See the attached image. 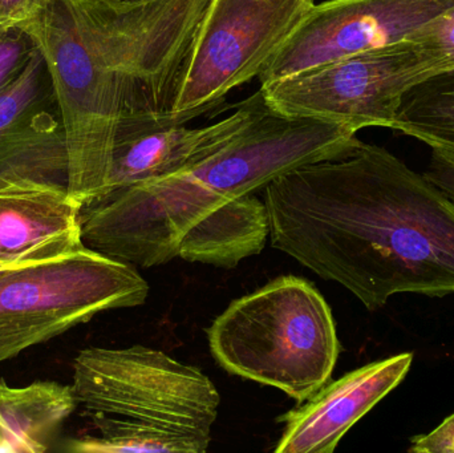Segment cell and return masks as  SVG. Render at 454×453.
I'll use <instances>...</instances> for the list:
<instances>
[{
	"label": "cell",
	"mask_w": 454,
	"mask_h": 453,
	"mask_svg": "<svg viewBox=\"0 0 454 453\" xmlns=\"http://www.w3.org/2000/svg\"><path fill=\"white\" fill-rule=\"evenodd\" d=\"M23 32L47 64L68 145V193L85 209L106 193L114 141L127 116L124 90L101 61L76 0H53Z\"/></svg>",
	"instance_id": "5"
},
{
	"label": "cell",
	"mask_w": 454,
	"mask_h": 453,
	"mask_svg": "<svg viewBox=\"0 0 454 453\" xmlns=\"http://www.w3.org/2000/svg\"><path fill=\"white\" fill-rule=\"evenodd\" d=\"M270 244L370 311L454 294V201L381 146L301 165L264 188Z\"/></svg>",
	"instance_id": "1"
},
{
	"label": "cell",
	"mask_w": 454,
	"mask_h": 453,
	"mask_svg": "<svg viewBox=\"0 0 454 453\" xmlns=\"http://www.w3.org/2000/svg\"><path fill=\"white\" fill-rule=\"evenodd\" d=\"M437 74L436 64L415 43L403 40L343 60L262 85L269 108L286 116L392 129L403 93Z\"/></svg>",
	"instance_id": "8"
},
{
	"label": "cell",
	"mask_w": 454,
	"mask_h": 453,
	"mask_svg": "<svg viewBox=\"0 0 454 453\" xmlns=\"http://www.w3.org/2000/svg\"><path fill=\"white\" fill-rule=\"evenodd\" d=\"M392 129L423 141L454 162V69L437 72L408 88Z\"/></svg>",
	"instance_id": "16"
},
{
	"label": "cell",
	"mask_w": 454,
	"mask_h": 453,
	"mask_svg": "<svg viewBox=\"0 0 454 453\" xmlns=\"http://www.w3.org/2000/svg\"><path fill=\"white\" fill-rule=\"evenodd\" d=\"M413 453H454V414L427 435L411 439L408 449Z\"/></svg>",
	"instance_id": "20"
},
{
	"label": "cell",
	"mask_w": 454,
	"mask_h": 453,
	"mask_svg": "<svg viewBox=\"0 0 454 453\" xmlns=\"http://www.w3.org/2000/svg\"><path fill=\"white\" fill-rule=\"evenodd\" d=\"M53 103L52 80L36 48L23 69L0 90V140L35 112Z\"/></svg>",
	"instance_id": "17"
},
{
	"label": "cell",
	"mask_w": 454,
	"mask_h": 453,
	"mask_svg": "<svg viewBox=\"0 0 454 453\" xmlns=\"http://www.w3.org/2000/svg\"><path fill=\"white\" fill-rule=\"evenodd\" d=\"M82 207L68 189H12L0 193V265L11 269L58 260L84 249Z\"/></svg>",
	"instance_id": "12"
},
{
	"label": "cell",
	"mask_w": 454,
	"mask_h": 453,
	"mask_svg": "<svg viewBox=\"0 0 454 453\" xmlns=\"http://www.w3.org/2000/svg\"><path fill=\"white\" fill-rule=\"evenodd\" d=\"M69 185V154L58 104L44 106L0 140V193Z\"/></svg>",
	"instance_id": "13"
},
{
	"label": "cell",
	"mask_w": 454,
	"mask_h": 453,
	"mask_svg": "<svg viewBox=\"0 0 454 453\" xmlns=\"http://www.w3.org/2000/svg\"><path fill=\"white\" fill-rule=\"evenodd\" d=\"M149 285L129 263L85 246L0 274V363L103 311L137 308Z\"/></svg>",
	"instance_id": "6"
},
{
	"label": "cell",
	"mask_w": 454,
	"mask_h": 453,
	"mask_svg": "<svg viewBox=\"0 0 454 453\" xmlns=\"http://www.w3.org/2000/svg\"><path fill=\"white\" fill-rule=\"evenodd\" d=\"M53 0H0V34L19 29L42 18Z\"/></svg>",
	"instance_id": "19"
},
{
	"label": "cell",
	"mask_w": 454,
	"mask_h": 453,
	"mask_svg": "<svg viewBox=\"0 0 454 453\" xmlns=\"http://www.w3.org/2000/svg\"><path fill=\"white\" fill-rule=\"evenodd\" d=\"M267 109L259 90L226 119L201 128L159 125L117 133L104 197L173 175L225 146Z\"/></svg>",
	"instance_id": "11"
},
{
	"label": "cell",
	"mask_w": 454,
	"mask_h": 453,
	"mask_svg": "<svg viewBox=\"0 0 454 453\" xmlns=\"http://www.w3.org/2000/svg\"><path fill=\"white\" fill-rule=\"evenodd\" d=\"M454 0L315 3L258 79L262 85L407 39Z\"/></svg>",
	"instance_id": "9"
},
{
	"label": "cell",
	"mask_w": 454,
	"mask_h": 453,
	"mask_svg": "<svg viewBox=\"0 0 454 453\" xmlns=\"http://www.w3.org/2000/svg\"><path fill=\"white\" fill-rule=\"evenodd\" d=\"M264 201L253 194L231 199L197 223L181 239L178 257L188 262L235 268L261 254L269 241Z\"/></svg>",
	"instance_id": "15"
},
{
	"label": "cell",
	"mask_w": 454,
	"mask_h": 453,
	"mask_svg": "<svg viewBox=\"0 0 454 453\" xmlns=\"http://www.w3.org/2000/svg\"><path fill=\"white\" fill-rule=\"evenodd\" d=\"M436 64L437 72L454 69V4L407 37Z\"/></svg>",
	"instance_id": "18"
},
{
	"label": "cell",
	"mask_w": 454,
	"mask_h": 453,
	"mask_svg": "<svg viewBox=\"0 0 454 453\" xmlns=\"http://www.w3.org/2000/svg\"><path fill=\"white\" fill-rule=\"evenodd\" d=\"M424 176L454 201V162L434 152Z\"/></svg>",
	"instance_id": "21"
},
{
	"label": "cell",
	"mask_w": 454,
	"mask_h": 453,
	"mask_svg": "<svg viewBox=\"0 0 454 453\" xmlns=\"http://www.w3.org/2000/svg\"><path fill=\"white\" fill-rule=\"evenodd\" d=\"M207 332L225 371L298 403L330 382L340 354L330 306L311 282L294 276L235 300Z\"/></svg>",
	"instance_id": "4"
},
{
	"label": "cell",
	"mask_w": 454,
	"mask_h": 453,
	"mask_svg": "<svg viewBox=\"0 0 454 453\" xmlns=\"http://www.w3.org/2000/svg\"><path fill=\"white\" fill-rule=\"evenodd\" d=\"M315 0H213L184 66L167 125L215 109L259 77Z\"/></svg>",
	"instance_id": "7"
},
{
	"label": "cell",
	"mask_w": 454,
	"mask_h": 453,
	"mask_svg": "<svg viewBox=\"0 0 454 453\" xmlns=\"http://www.w3.org/2000/svg\"><path fill=\"white\" fill-rule=\"evenodd\" d=\"M77 406L72 386L36 380L11 387L0 380V453L50 451Z\"/></svg>",
	"instance_id": "14"
},
{
	"label": "cell",
	"mask_w": 454,
	"mask_h": 453,
	"mask_svg": "<svg viewBox=\"0 0 454 453\" xmlns=\"http://www.w3.org/2000/svg\"><path fill=\"white\" fill-rule=\"evenodd\" d=\"M412 353L365 364L323 386L299 409L278 422L285 425L277 453H333L339 441L410 372Z\"/></svg>",
	"instance_id": "10"
},
{
	"label": "cell",
	"mask_w": 454,
	"mask_h": 453,
	"mask_svg": "<svg viewBox=\"0 0 454 453\" xmlns=\"http://www.w3.org/2000/svg\"><path fill=\"white\" fill-rule=\"evenodd\" d=\"M4 271H7V269L3 268V266L0 265V274L4 273Z\"/></svg>",
	"instance_id": "23"
},
{
	"label": "cell",
	"mask_w": 454,
	"mask_h": 453,
	"mask_svg": "<svg viewBox=\"0 0 454 453\" xmlns=\"http://www.w3.org/2000/svg\"><path fill=\"white\" fill-rule=\"evenodd\" d=\"M74 395L98 436L67 441L76 453H205L221 396L201 370L145 346L90 348L74 361Z\"/></svg>",
	"instance_id": "3"
},
{
	"label": "cell",
	"mask_w": 454,
	"mask_h": 453,
	"mask_svg": "<svg viewBox=\"0 0 454 453\" xmlns=\"http://www.w3.org/2000/svg\"><path fill=\"white\" fill-rule=\"evenodd\" d=\"M343 125L266 111L225 146L165 177L114 191L82 212L85 246L140 268L178 257L183 237L231 199L264 189L295 168L349 153Z\"/></svg>",
	"instance_id": "2"
},
{
	"label": "cell",
	"mask_w": 454,
	"mask_h": 453,
	"mask_svg": "<svg viewBox=\"0 0 454 453\" xmlns=\"http://www.w3.org/2000/svg\"><path fill=\"white\" fill-rule=\"evenodd\" d=\"M106 2H112V3H138V2H144V0H106Z\"/></svg>",
	"instance_id": "22"
}]
</instances>
